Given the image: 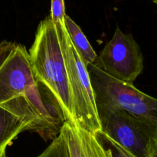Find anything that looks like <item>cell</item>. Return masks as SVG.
<instances>
[{
    "label": "cell",
    "mask_w": 157,
    "mask_h": 157,
    "mask_svg": "<svg viewBox=\"0 0 157 157\" xmlns=\"http://www.w3.org/2000/svg\"><path fill=\"white\" fill-rule=\"evenodd\" d=\"M37 157H71L64 134L61 132L48 148Z\"/></svg>",
    "instance_id": "8fae6325"
},
{
    "label": "cell",
    "mask_w": 157,
    "mask_h": 157,
    "mask_svg": "<svg viewBox=\"0 0 157 157\" xmlns=\"http://www.w3.org/2000/svg\"><path fill=\"white\" fill-rule=\"evenodd\" d=\"M2 157H7V156H6V155H5V156H3Z\"/></svg>",
    "instance_id": "2e32d148"
},
{
    "label": "cell",
    "mask_w": 157,
    "mask_h": 157,
    "mask_svg": "<svg viewBox=\"0 0 157 157\" xmlns=\"http://www.w3.org/2000/svg\"><path fill=\"white\" fill-rule=\"evenodd\" d=\"M97 107L117 108L157 127V98L121 82L94 64L87 66Z\"/></svg>",
    "instance_id": "277c9868"
},
{
    "label": "cell",
    "mask_w": 157,
    "mask_h": 157,
    "mask_svg": "<svg viewBox=\"0 0 157 157\" xmlns=\"http://www.w3.org/2000/svg\"><path fill=\"white\" fill-rule=\"evenodd\" d=\"M56 25L65 61L74 122L94 134L101 130V125L87 66L74 48L65 25Z\"/></svg>",
    "instance_id": "3957f363"
},
{
    "label": "cell",
    "mask_w": 157,
    "mask_h": 157,
    "mask_svg": "<svg viewBox=\"0 0 157 157\" xmlns=\"http://www.w3.org/2000/svg\"><path fill=\"white\" fill-rule=\"evenodd\" d=\"M153 2L155 3V4L157 5V0H153Z\"/></svg>",
    "instance_id": "9a60e30c"
},
{
    "label": "cell",
    "mask_w": 157,
    "mask_h": 157,
    "mask_svg": "<svg viewBox=\"0 0 157 157\" xmlns=\"http://www.w3.org/2000/svg\"><path fill=\"white\" fill-rule=\"evenodd\" d=\"M94 65L117 81L133 84L144 70V55L131 34L117 27Z\"/></svg>",
    "instance_id": "8992f818"
},
{
    "label": "cell",
    "mask_w": 157,
    "mask_h": 157,
    "mask_svg": "<svg viewBox=\"0 0 157 157\" xmlns=\"http://www.w3.org/2000/svg\"><path fill=\"white\" fill-rule=\"evenodd\" d=\"M36 82L25 46L0 42V107L22 94Z\"/></svg>",
    "instance_id": "52a82bcc"
},
{
    "label": "cell",
    "mask_w": 157,
    "mask_h": 157,
    "mask_svg": "<svg viewBox=\"0 0 157 157\" xmlns=\"http://www.w3.org/2000/svg\"><path fill=\"white\" fill-rule=\"evenodd\" d=\"M25 130L24 123L9 110L0 107V157L20 133Z\"/></svg>",
    "instance_id": "9c48e42d"
},
{
    "label": "cell",
    "mask_w": 157,
    "mask_h": 157,
    "mask_svg": "<svg viewBox=\"0 0 157 157\" xmlns=\"http://www.w3.org/2000/svg\"><path fill=\"white\" fill-rule=\"evenodd\" d=\"M29 55L36 81L45 84L55 94L67 121H74L65 61L58 28L49 16L38 25Z\"/></svg>",
    "instance_id": "6da1fadb"
},
{
    "label": "cell",
    "mask_w": 157,
    "mask_h": 157,
    "mask_svg": "<svg viewBox=\"0 0 157 157\" xmlns=\"http://www.w3.org/2000/svg\"><path fill=\"white\" fill-rule=\"evenodd\" d=\"M61 132L64 134L71 157H112L110 151L101 145L94 133L67 121Z\"/></svg>",
    "instance_id": "ba28073f"
},
{
    "label": "cell",
    "mask_w": 157,
    "mask_h": 157,
    "mask_svg": "<svg viewBox=\"0 0 157 157\" xmlns=\"http://www.w3.org/2000/svg\"><path fill=\"white\" fill-rule=\"evenodd\" d=\"M101 131L134 157H150L157 127L124 110L97 107Z\"/></svg>",
    "instance_id": "5b68a950"
},
{
    "label": "cell",
    "mask_w": 157,
    "mask_h": 157,
    "mask_svg": "<svg viewBox=\"0 0 157 157\" xmlns=\"http://www.w3.org/2000/svg\"><path fill=\"white\" fill-rule=\"evenodd\" d=\"M94 135L98 140L101 143V145L110 150L112 157H134L132 156L129 152L124 150L123 147L113 142L112 140H110L108 136H106L101 130L96 132Z\"/></svg>",
    "instance_id": "7c38bea8"
},
{
    "label": "cell",
    "mask_w": 157,
    "mask_h": 157,
    "mask_svg": "<svg viewBox=\"0 0 157 157\" xmlns=\"http://www.w3.org/2000/svg\"><path fill=\"white\" fill-rule=\"evenodd\" d=\"M1 107L18 117L25 125V130L35 132L44 140L55 139L67 121L55 94L38 81Z\"/></svg>",
    "instance_id": "7a4b0ae2"
},
{
    "label": "cell",
    "mask_w": 157,
    "mask_h": 157,
    "mask_svg": "<svg viewBox=\"0 0 157 157\" xmlns=\"http://www.w3.org/2000/svg\"><path fill=\"white\" fill-rule=\"evenodd\" d=\"M150 157H157V136L153 140L152 143Z\"/></svg>",
    "instance_id": "5bb4252c"
},
{
    "label": "cell",
    "mask_w": 157,
    "mask_h": 157,
    "mask_svg": "<svg viewBox=\"0 0 157 157\" xmlns=\"http://www.w3.org/2000/svg\"><path fill=\"white\" fill-rule=\"evenodd\" d=\"M64 25L74 48L86 65L94 64L98 55L86 38L85 35L83 33L81 28L67 15L64 17Z\"/></svg>",
    "instance_id": "30bf717a"
},
{
    "label": "cell",
    "mask_w": 157,
    "mask_h": 157,
    "mask_svg": "<svg viewBox=\"0 0 157 157\" xmlns=\"http://www.w3.org/2000/svg\"><path fill=\"white\" fill-rule=\"evenodd\" d=\"M65 6L64 0H51V14L52 21L55 24L64 25Z\"/></svg>",
    "instance_id": "4fadbf2b"
}]
</instances>
